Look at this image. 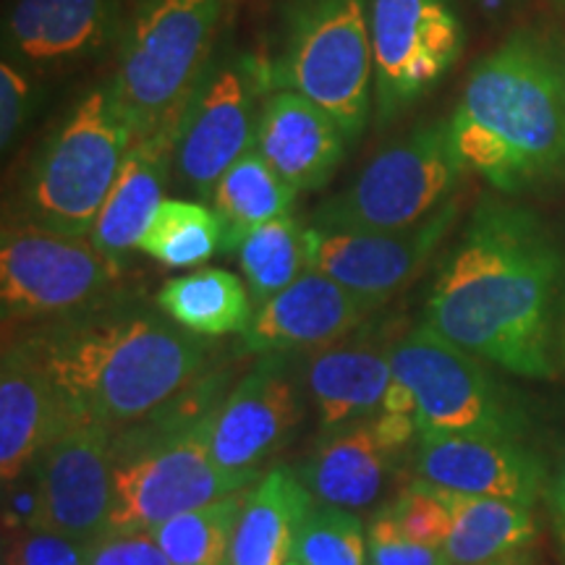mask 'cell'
I'll return each instance as SVG.
<instances>
[{
  "label": "cell",
  "instance_id": "cell-1",
  "mask_svg": "<svg viewBox=\"0 0 565 565\" xmlns=\"http://www.w3.org/2000/svg\"><path fill=\"white\" fill-rule=\"evenodd\" d=\"M424 324L529 380L565 370V246L534 210L484 194L437 267Z\"/></svg>",
  "mask_w": 565,
  "mask_h": 565
},
{
  "label": "cell",
  "instance_id": "cell-2",
  "mask_svg": "<svg viewBox=\"0 0 565 565\" xmlns=\"http://www.w3.org/2000/svg\"><path fill=\"white\" fill-rule=\"evenodd\" d=\"M13 335L40 359L66 422L113 435L158 416L210 372L200 335L124 296Z\"/></svg>",
  "mask_w": 565,
  "mask_h": 565
},
{
  "label": "cell",
  "instance_id": "cell-3",
  "mask_svg": "<svg viewBox=\"0 0 565 565\" xmlns=\"http://www.w3.org/2000/svg\"><path fill=\"white\" fill-rule=\"evenodd\" d=\"M466 168L498 194L565 183V58L532 32L508 38L471 68L450 116Z\"/></svg>",
  "mask_w": 565,
  "mask_h": 565
},
{
  "label": "cell",
  "instance_id": "cell-4",
  "mask_svg": "<svg viewBox=\"0 0 565 565\" xmlns=\"http://www.w3.org/2000/svg\"><path fill=\"white\" fill-rule=\"evenodd\" d=\"M228 374L210 370L158 416L113 435V498L105 534L152 532L173 515L231 498L252 479L228 475L210 450ZM103 534V536H105Z\"/></svg>",
  "mask_w": 565,
  "mask_h": 565
},
{
  "label": "cell",
  "instance_id": "cell-5",
  "mask_svg": "<svg viewBox=\"0 0 565 565\" xmlns=\"http://www.w3.org/2000/svg\"><path fill=\"white\" fill-rule=\"evenodd\" d=\"M131 145L113 82L84 92L32 154L11 217L89 236Z\"/></svg>",
  "mask_w": 565,
  "mask_h": 565
},
{
  "label": "cell",
  "instance_id": "cell-6",
  "mask_svg": "<svg viewBox=\"0 0 565 565\" xmlns=\"http://www.w3.org/2000/svg\"><path fill=\"white\" fill-rule=\"evenodd\" d=\"M228 0H141L121 38L118 108L134 141L171 124L207 66Z\"/></svg>",
  "mask_w": 565,
  "mask_h": 565
},
{
  "label": "cell",
  "instance_id": "cell-7",
  "mask_svg": "<svg viewBox=\"0 0 565 565\" xmlns=\"http://www.w3.org/2000/svg\"><path fill=\"white\" fill-rule=\"evenodd\" d=\"M275 87L299 92L359 139L374 108L370 0H294Z\"/></svg>",
  "mask_w": 565,
  "mask_h": 565
},
{
  "label": "cell",
  "instance_id": "cell-8",
  "mask_svg": "<svg viewBox=\"0 0 565 565\" xmlns=\"http://www.w3.org/2000/svg\"><path fill=\"white\" fill-rule=\"evenodd\" d=\"M469 171L450 118L424 124L385 147L343 192L324 200L309 225L330 231H406L454 200Z\"/></svg>",
  "mask_w": 565,
  "mask_h": 565
},
{
  "label": "cell",
  "instance_id": "cell-9",
  "mask_svg": "<svg viewBox=\"0 0 565 565\" xmlns=\"http://www.w3.org/2000/svg\"><path fill=\"white\" fill-rule=\"evenodd\" d=\"M124 265L92 244L89 236L40 228L6 217L0 233V312L6 335L32 330L121 296Z\"/></svg>",
  "mask_w": 565,
  "mask_h": 565
},
{
  "label": "cell",
  "instance_id": "cell-10",
  "mask_svg": "<svg viewBox=\"0 0 565 565\" xmlns=\"http://www.w3.org/2000/svg\"><path fill=\"white\" fill-rule=\"evenodd\" d=\"M393 377L412 387L416 424L433 435L515 437L529 419L515 393L492 377L484 362L419 322L395 338L391 349Z\"/></svg>",
  "mask_w": 565,
  "mask_h": 565
},
{
  "label": "cell",
  "instance_id": "cell-11",
  "mask_svg": "<svg viewBox=\"0 0 565 565\" xmlns=\"http://www.w3.org/2000/svg\"><path fill=\"white\" fill-rule=\"evenodd\" d=\"M273 66L225 47L212 53L175 121L173 175L183 192L210 200L223 173L254 147Z\"/></svg>",
  "mask_w": 565,
  "mask_h": 565
},
{
  "label": "cell",
  "instance_id": "cell-12",
  "mask_svg": "<svg viewBox=\"0 0 565 565\" xmlns=\"http://www.w3.org/2000/svg\"><path fill=\"white\" fill-rule=\"evenodd\" d=\"M374 118L391 124L456 66L466 45L450 0H370Z\"/></svg>",
  "mask_w": 565,
  "mask_h": 565
},
{
  "label": "cell",
  "instance_id": "cell-13",
  "mask_svg": "<svg viewBox=\"0 0 565 565\" xmlns=\"http://www.w3.org/2000/svg\"><path fill=\"white\" fill-rule=\"evenodd\" d=\"M456 215L454 196L427 221L406 231H330L307 225V270L328 275L374 307H383L427 267Z\"/></svg>",
  "mask_w": 565,
  "mask_h": 565
},
{
  "label": "cell",
  "instance_id": "cell-14",
  "mask_svg": "<svg viewBox=\"0 0 565 565\" xmlns=\"http://www.w3.org/2000/svg\"><path fill=\"white\" fill-rule=\"evenodd\" d=\"M296 356L267 353L231 387L217 408L210 450L228 475L263 479V466L280 454L301 424V380Z\"/></svg>",
  "mask_w": 565,
  "mask_h": 565
},
{
  "label": "cell",
  "instance_id": "cell-15",
  "mask_svg": "<svg viewBox=\"0 0 565 565\" xmlns=\"http://www.w3.org/2000/svg\"><path fill=\"white\" fill-rule=\"evenodd\" d=\"M38 484L34 529L92 545L105 534L113 498V433L66 422L32 466Z\"/></svg>",
  "mask_w": 565,
  "mask_h": 565
},
{
  "label": "cell",
  "instance_id": "cell-16",
  "mask_svg": "<svg viewBox=\"0 0 565 565\" xmlns=\"http://www.w3.org/2000/svg\"><path fill=\"white\" fill-rule=\"evenodd\" d=\"M121 38L118 0H11L3 13V58L30 74L76 68Z\"/></svg>",
  "mask_w": 565,
  "mask_h": 565
},
{
  "label": "cell",
  "instance_id": "cell-17",
  "mask_svg": "<svg viewBox=\"0 0 565 565\" xmlns=\"http://www.w3.org/2000/svg\"><path fill=\"white\" fill-rule=\"evenodd\" d=\"M414 469L416 477L443 490L529 508L545 498L550 482L542 456L515 437L422 433Z\"/></svg>",
  "mask_w": 565,
  "mask_h": 565
},
{
  "label": "cell",
  "instance_id": "cell-18",
  "mask_svg": "<svg viewBox=\"0 0 565 565\" xmlns=\"http://www.w3.org/2000/svg\"><path fill=\"white\" fill-rule=\"evenodd\" d=\"M377 309L328 275L303 270L286 291L254 309V320L242 335L244 351L301 356L343 341Z\"/></svg>",
  "mask_w": 565,
  "mask_h": 565
},
{
  "label": "cell",
  "instance_id": "cell-19",
  "mask_svg": "<svg viewBox=\"0 0 565 565\" xmlns=\"http://www.w3.org/2000/svg\"><path fill=\"white\" fill-rule=\"evenodd\" d=\"M391 349L393 341L351 338L301 353L307 359L299 380L315 404L320 437L341 433L380 412L393 380Z\"/></svg>",
  "mask_w": 565,
  "mask_h": 565
},
{
  "label": "cell",
  "instance_id": "cell-20",
  "mask_svg": "<svg viewBox=\"0 0 565 565\" xmlns=\"http://www.w3.org/2000/svg\"><path fill=\"white\" fill-rule=\"evenodd\" d=\"M66 424L58 393L40 359L17 335H6L0 362V477L6 487L32 471Z\"/></svg>",
  "mask_w": 565,
  "mask_h": 565
},
{
  "label": "cell",
  "instance_id": "cell-21",
  "mask_svg": "<svg viewBox=\"0 0 565 565\" xmlns=\"http://www.w3.org/2000/svg\"><path fill=\"white\" fill-rule=\"evenodd\" d=\"M349 137L320 105L291 89L267 95L254 150L270 162L296 192H317L341 166Z\"/></svg>",
  "mask_w": 565,
  "mask_h": 565
},
{
  "label": "cell",
  "instance_id": "cell-22",
  "mask_svg": "<svg viewBox=\"0 0 565 565\" xmlns=\"http://www.w3.org/2000/svg\"><path fill=\"white\" fill-rule=\"evenodd\" d=\"M175 121L134 141L121 173L92 225V244L116 265H124L131 252L139 249L154 212L166 202V186L173 173Z\"/></svg>",
  "mask_w": 565,
  "mask_h": 565
},
{
  "label": "cell",
  "instance_id": "cell-23",
  "mask_svg": "<svg viewBox=\"0 0 565 565\" xmlns=\"http://www.w3.org/2000/svg\"><path fill=\"white\" fill-rule=\"evenodd\" d=\"M401 458L404 456L387 448L377 435L372 416L341 433L320 437L299 477L317 503L353 513L377 503Z\"/></svg>",
  "mask_w": 565,
  "mask_h": 565
},
{
  "label": "cell",
  "instance_id": "cell-24",
  "mask_svg": "<svg viewBox=\"0 0 565 565\" xmlns=\"http://www.w3.org/2000/svg\"><path fill=\"white\" fill-rule=\"evenodd\" d=\"M317 503L301 477L275 466L244 494L233 534L231 565H286L294 561L296 534Z\"/></svg>",
  "mask_w": 565,
  "mask_h": 565
},
{
  "label": "cell",
  "instance_id": "cell-25",
  "mask_svg": "<svg viewBox=\"0 0 565 565\" xmlns=\"http://www.w3.org/2000/svg\"><path fill=\"white\" fill-rule=\"evenodd\" d=\"M154 301L168 320L200 338L244 335L254 320L246 282L221 267H202L162 282Z\"/></svg>",
  "mask_w": 565,
  "mask_h": 565
},
{
  "label": "cell",
  "instance_id": "cell-26",
  "mask_svg": "<svg viewBox=\"0 0 565 565\" xmlns=\"http://www.w3.org/2000/svg\"><path fill=\"white\" fill-rule=\"evenodd\" d=\"M450 508L454 529L443 545L450 565H482L524 553L536 536L529 505L450 492Z\"/></svg>",
  "mask_w": 565,
  "mask_h": 565
},
{
  "label": "cell",
  "instance_id": "cell-27",
  "mask_svg": "<svg viewBox=\"0 0 565 565\" xmlns=\"http://www.w3.org/2000/svg\"><path fill=\"white\" fill-rule=\"evenodd\" d=\"M296 189L267 162L259 150L242 154L210 196V207L221 217L225 231L223 252H236L246 233L259 225L291 215Z\"/></svg>",
  "mask_w": 565,
  "mask_h": 565
},
{
  "label": "cell",
  "instance_id": "cell-28",
  "mask_svg": "<svg viewBox=\"0 0 565 565\" xmlns=\"http://www.w3.org/2000/svg\"><path fill=\"white\" fill-rule=\"evenodd\" d=\"M225 231L217 212L202 202L166 200L154 212L139 252L154 263L189 270L223 252Z\"/></svg>",
  "mask_w": 565,
  "mask_h": 565
},
{
  "label": "cell",
  "instance_id": "cell-29",
  "mask_svg": "<svg viewBox=\"0 0 565 565\" xmlns=\"http://www.w3.org/2000/svg\"><path fill=\"white\" fill-rule=\"evenodd\" d=\"M242 508L244 498L236 492L173 515L171 521L152 529V536L173 565H231L233 534Z\"/></svg>",
  "mask_w": 565,
  "mask_h": 565
},
{
  "label": "cell",
  "instance_id": "cell-30",
  "mask_svg": "<svg viewBox=\"0 0 565 565\" xmlns=\"http://www.w3.org/2000/svg\"><path fill=\"white\" fill-rule=\"evenodd\" d=\"M236 257L252 301L259 307L275 294L286 291L307 270L303 228L291 215L259 225L238 242Z\"/></svg>",
  "mask_w": 565,
  "mask_h": 565
},
{
  "label": "cell",
  "instance_id": "cell-31",
  "mask_svg": "<svg viewBox=\"0 0 565 565\" xmlns=\"http://www.w3.org/2000/svg\"><path fill=\"white\" fill-rule=\"evenodd\" d=\"M366 529L356 513L315 503L296 534L294 561L301 565H366Z\"/></svg>",
  "mask_w": 565,
  "mask_h": 565
},
{
  "label": "cell",
  "instance_id": "cell-32",
  "mask_svg": "<svg viewBox=\"0 0 565 565\" xmlns=\"http://www.w3.org/2000/svg\"><path fill=\"white\" fill-rule=\"evenodd\" d=\"M383 511L391 519L395 532L408 542H416V545L443 547L450 536V529H454L450 492L424 482V479L408 484L393 503L383 505Z\"/></svg>",
  "mask_w": 565,
  "mask_h": 565
},
{
  "label": "cell",
  "instance_id": "cell-33",
  "mask_svg": "<svg viewBox=\"0 0 565 565\" xmlns=\"http://www.w3.org/2000/svg\"><path fill=\"white\" fill-rule=\"evenodd\" d=\"M89 545L47 529L19 526L6 534L3 565H87Z\"/></svg>",
  "mask_w": 565,
  "mask_h": 565
},
{
  "label": "cell",
  "instance_id": "cell-34",
  "mask_svg": "<svg viewBox=\"0 0 565 565\" xmlns=\"http://www.w3.org/2000/svg\"><path fill=\"white\" fill-rule=\"evenodd\" d=\"M38 92L32 74L19 63L3 58L0 63V150L9 152L30 121Z\"/></svg>",
  "mask_w": 565,
  "mask_h": 565
},
{
  "label": "cell",
  "instance_id": "cell-35",
  "mask_svg": "<svg viewBox=\"0 0 565 565\" xmlns=\"http://www.w3.org/2000/svg\"><path fill=\"white\" fill-rule=\"evenodd\" d=\"M87 565H173L152 532L105 534L89 545Z\"/></svg>",
  "mask_w": 565,
  "mask_h": 565
},
{
  "label": "cell",
  "instance_id": "cell-36",
  "mask_svg": "<svg viewBox=\"0 0 565 565\" xmlns=\"http://www.w3.org/2000/svg\"><path fill=\"white\" fill-rule=\"evenodd\" d=\"M370 565H450L443 547H427L408 542L404 536H370Z\"/></svg>",
  "mask_w": 565,
  "mask_h": 565
},
{
  "label": "cell",
  "instance_id": "cell-37",
  "mask_svg": "<svg viewBox=\"0 0 565 565\" xmlns=\"http://www.w3.org/2000/svg\"><path fill=\"white\" fill-rule=\"evenodd\" d=\"M380 412L404 414V416H414L416 419V398H414L412 387H408L406 383H401L398 377H393L391 385H387V391H385V398H383V406H380Z\"/></svg>",
  "mask_w": 565,
  "mask_h": 565
},
{
  "label": "cell",
  "instance_id": "cell-38",
  "mask_svg": "<svg viewBox=\"0 0 565 565\" xmlns=\"http://www.w3.org/2000/svg\"><path fill=\"white\" fill-rule=\"evenodd\" d=\"M545 500L550 503V508H553V511H557L561 515L565 513V461L557 466L555 475L550 477Z\"/></svg>",
  "mask_w": 565,
  "mask_h": 565
},
{
  "label": "cell",
  "instance_id": "cell-39",
  "mask_svg": "<svg viewBox=\"0 0 565 565\" xmlns=\"http://www.w3.org/2000/svg\"><path fill=\"white\" fill-rule=\"evenodd\" d=\"M482 565H536L532 561V555L526 553H515V555H508V557H500V561H492V563H482Z\"/></svg>",
  "mask_w": 565,
  "mask_h": 565
},
{
  "label": "cell",
  "instance_id": "cell-40",
  "mask_svg": "<svg viewBox=\"0 0 565 565\" xmlns=\"http://www.w3.org/2000/svg\"><path fill=\"white\" fill-rule=\"evenodd\" d=\"M561 519H563V521H561V534H563V542H565V513L561 515Z\"/></svg>",
  "mask_w": 565,
  "mask_h": 565
},
{
  "label": "cell",
  "instance_id": "cell-41",
  "mask_svg": "<svg viewBox=\"0 0 565 565\" xmlns=\"http://www.w3.org/2000/svg\"><path fill=\"white\" fill-rule=\"evenodd\" d=\"M286 565H301V563H299V561H288Z\"/></svg>",
  "mask_w": 565,
  "mask_h": 565
},
{
  "label": "cell",
  "instance_id": "cell-42",
  "mask_svg": "<svg viewBox=\"0 0 565 565\" xmlns=\"http://www.w3.org/2000/svg\"><path fill=\"white\" fill-rule=\"evenodd\" d=\"M482 3H498V0H482Z\"/></svg>",
  "mask_w": 565,
  "mask_h": 565
}]
</instances>
